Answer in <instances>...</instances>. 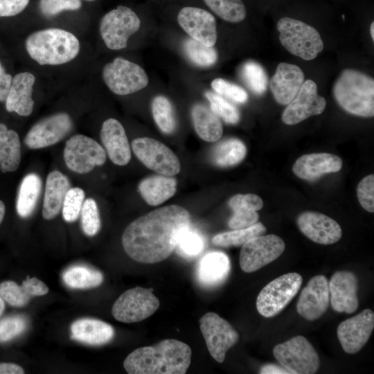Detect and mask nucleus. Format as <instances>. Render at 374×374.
<instances>
[{"instance_id": "9b49d317", "label": "nucleus", "mask_w": 374, "mask_h": 374, "mask_svg": "<svg viewBox=\"0 0 374 374\" xmlns=\"http://www.w3.org/2000/svg\"><path fill=\"white\" fill-rule=\"evenodd\" d=\"M63 156L68 168L78 174L92 171L96 166L103 165L107 159L105 149L82 134L73 135L66 141Z\"/></svg>"}, {"instance_id": "c756f323", "label": "nucleus", "mask_w": 374, "mask_h": 374, "mask_svg": "<svg viewBox=\"0 0 374 374\" xmlns=\"http://www.w3.org/2000/svg\"><path fill=\"white\" fill-rule=\"evenodd\" d=\"M138 188L147 204L158 206L175 195L177 180L170 176H152L143 179Z\"/></svg>"}, {"instance_id": "864d4df0", "label": "nucleus", "mask_w": 374, "mask_h": 374, "mask_svg": "<svg viewBox=\"0 0 374 374\" xmlns=\"http://www.w3.org/2000/svg\"><path fill=\"white\" fill-rule=\"evenodd\" d=\"M12 75L5 71L0 62V102L6 100L12 84Z\"/></svg>"}, {"instance_id": "a878e982", "label": "nucleus", "mask_w": 374, "mask_h": 374, "mask_svg": "<svg viewBox=\"0 0 374 374\" xmlns=\"http://www.w3.org/2000/svg\"><path fill=\"white\" fill-rule=\"evenodd\" d=\"M231 269L229 257L222 251H213L204 254L197 263L196 277L204 287H214L226 279Z\"/></svg>"}, {"instance_id": "a18cd8bd", "label": "nucleus", "mask_w": 374, "mask_h": 374, "mask_svg": "<svg viewBox=\"0 0 374 374\" xmlns=\"http://www.w3.org/2000/svg\"><path fill=\"white\" fill-rule=\"evenodd\" d=\"M211 87L220 96L237 103H244L248 99V94L244 89L222 78L214 79Z\"/></svg>"}, {"instance_id": "e433bc0d", "label": "nucleus", "mask_w": 374, "mask_h": 374, "mask_svg": "<svg viewBox=\"0 0 374 374\" xmlns=\"http://www.w3.org/2000/svg\"><path fill=\"white\" fill-rule=\"evenodd\" d=\"M152 116L159 130L170 134L176 129V120L170 101L163 96H157L152 101Z\"/></svg>"}, {"instance_id": "5701e85b", "label": "nucleus", "mask_w": 374, "mask_h": 374, "mask_svg": "<svg viewBox=\"0 0 374 374\" xmlns=\"http://www.w3.org/2000/svg\"><path fill=\"white\" fill-rule=\"evenodd\" d=\"M100 136L110 160L118 166L127 165L131 159V149L121 123L115 118L107 119L102 125Z\"/></svg>"}, {"instance_id": "7ed1b4c3", "label": "nucleus", "mask_w": 374, "mask_h": 374, "mask_svg": "<svg viewBox=\"0 0 374 374\" xmlns=\"http://www.w3.org/2000/svg\"><path fill=\"white\" fill-rule=\"evenodd\" d=\"M26 49L30 57L40 65H60L73 60L79 53L80 42L71 33L50 28L30 34Z\"/></svg>"}, {"instance_id": "c9c22d12", "label": "nucleus", "mask_w": 374, "mask_h": 374, "mask_svg": "<svg viewBox=\"0 0 374 374\" xmlns=\"http://www.w3.org/2000/svg\"><path fill=\"white\" fill-rule=\"evenodd\" d=\"M266 231L264 224L257 222L247 228L218 233L213 238L212 242L213 244L221 247H240L250 239L263 235Z\"/></svg>"}, {"instance_id": "a19ab883", "label": "nucleus", "mask_w": 374, "mask_h": 374, "mask_svg": "<svg viewBox=\"0 0 374 374\" xmlns=\"http://www.w3.org/2000/svg\"><path fill=\"white\" fill-rule=\"evenodd\" d=\"M204 244L202 235L189 226L179 236L175 250L179 256L193 259L202 252Z\"/></svg>"}, {"instance_id": "20e7f679", "label": "nucleus", "mask_w": 374, "mask_h": 374, "mask_svg": "<svg viewBox=\"0 0 374 374\" xmlns=\"http://www.w3.org/2000/svg\"><path fill=\"white\" fill-rule=\"evenodd\" d=\"M333 96L346 112L362 117L374 116V80L353 69H345L335 81Z\"/></svg>"}, {"instance_id": "49530a36", "label": "nucleus", "mask_w": 374, "mask_h": 374, "mask_svg": "<svg viewBox=\"0 0 374 374\" xmlns=\"http://www.w3.org/2000/svg\"><path fill=\"white\" fill-rule=\"evenodd\" d=\"M27 321L19 315L10 316L0 321V342H6L22 333Z\"/></svg>"}, {"instance_id": "c85d7f7f", "label": "nucleus", "mask_w": 374, "mask_h": 374, "mask_svg": "<svg viewBox=\"0 0 374 374\" xmlns=\"http://www.w3.org/2000/svg\"><path fill=\"white\" fill-rule=\"evenodd\" d=\"M69 188V179L61 172L53 170L48 175L42 212L45 220H52L59 214L65 195Z\"/></svg>"}, {"instance_id": "4be33fe9", "label": "nucleus", "mask_w": 374, "mask_h": 374, "mask_svg": "<svg viewBox=\"0 0 374 374\" xmlns=\"http://www.w3.org/2000/svg\"><path fill=\"white\" fill-rule=\"evenodd\" d=\"M304 81V73L301 68L281 62L271 80L270 88L276 102L286 105L295 98Z\"/></svg>"}, {"instance_id": "473e14b6", "label": "nucleus", "mask_w": 374, "mask_h": 374, "mask_svg": "<svg viewBox=\"0 0 374 374\" xmlns=\"http://www.w3.org/2000/svg\"><path fill=\"white\" fill-rule=\"evenodd\" d=\"M42 188L40 177L34 172L26 175L22 179L17 199L16 209L23 218L32 215L37 206Z\"/></svg>"}, {"instance_id": "c03bdc74", "label": "nucleus", "mask_w": 374, "mask_h": 374, "mask_svg": "<svg viewBox=\"0 0 374 374\" xmlns=\"http://www.w3.org/2000/svg\"><path fill=\"white\" fill-rule=\"evenodd\" d=\"M206 97L210 103L211 109L224 122L229 124H236L240 120V113L238 109L226 100L219 94L207 91Z\"/></svg>"}, {"instance_id": "6e6552de", "label": "nucleus", "mask_w": 374, "mask_h": 374, "mask_svg": "<svg viewBox=\"0 0 374 374\" xmlns=\"http://www.w3.org/2000/svg\"><path fill=\"white\" fill-rule=\"evenodd\" d=\"M158 298L152 288L135 287L124 292L114 302L112 313L123 323L141 321L153 314L159 308Z\"/></svg>"}, {"instance_id": "72a5a7b5", "label": "nucleus", "mask_w": 374, "mask_h": 374, "mask_svg": "<svg viewBox=\"0 0 374 374\" xmlns=\"http://www.w3.org/2000/svg\"><path fill=\"white\" fill-rule=\"evenodd\" d=\"M247 149L238 139H225L217 144L211 154L212 162L220 167H229L239 163L246 155Z\"/></svg>"}, {"instance_id": "4d7b16f0", "label": "nucleus", "mask_w": 374, "mask_h": 374, "mask_svg": "<svg viewBox=\"0 0 374 374\" xmlns=\"http://www.w3.org/2000/svg\"><path fill=\"white\" fill-rule=\"evenodd\" d=\"M6 213V206L4 203L0 200V224L2 222Z\"/></svg>"}, {"instance_id": "b1692460", "label": "nucleus", "mask_w": 374, "mask_h": 374, "mask_svg": "<svg viewBox=\"0 0 374 374\" xmlns=\"http://www.w3.org/2000/svg\"><path fill=\"white\" fill-rule=\"evenodd\" d=\"M341 159L331 153H312L296 159L292 171L299 178L314 180L327 173L339 172L342 168Z\"/></svg>"}, {"instance_id": "0eeeda50", "label": "nucleus", "mask_w": 374, "mask_h": 374, "mask_svg": "<svg viewBox=\"0 0 374 374\" xmlns=\"http://www.w3.org/2000/svg\"><path fill=\"white\" fill-rule=\"evenodd\" d=\"M273 354L278 362L290 373L313 374L320 366L318 353L304 337L298 335L276 345Z\"/></svg>"}, {"instance_id": "09e8293b", "label": "nucleus", "mask_w": 374, "mask_h": 374, "mask_svg": "<svg viewBox=\"0 0 374 374\" xmlns=\"http://www.w3.org/2000/svg\"><path fill=\"white\" fill-rule=\"evenodd\" d=\"M357 199L360 205L366 211L374 212V175L364 177L357 188Z\"/></svg>"}, {"instance_id": "4c0bfd02", "label": "nucleus", "mask_w": 374, "mask_h": 374, "mask_svg": "<svg viewBox=\"0 0 374 374\" xmlns=\"http://www.w3.org/2000/svg\"><path fill=\"white\" fill-rule=\"evenodd\" d=\"M207 6L221 19L231 23H238L247 15L242 0H204Z\"/></svg>"}, {"instance_id": "cd10ccee", "label": "nucleus", "mask_w": 374, "mask_h": 374, "mask_svg": "<svg viewBox=\"0 0 374 374\" xmlns=\"http://www.w3.org/2000/svg\"><path fill=\"white\" fill-rule=\"evenodd\" d=\"M48 292V287L35 277L27 276L21 285L14 281L0 283V296L9 305L14 307L26 305L33 296L45 295Z\"/></svg>"}, {"instance_id": "f03ea898", "label": "nucleus", "mask_w": 374, "mask_h": 374, "mask_svg": "<svg viewBox=\"0 0 374 374\" xmlns=\"http://www.w3.org/2000/svg\"><path fill=\"white\" fill-rule=\"evenodd\" d=\"M191 356L187 344L166 339L154 346L135 349L125 359L123 366L129 374H184Z\"/></svg>"}, {"instance_id": "f257e3e1", "label": "nucleus", "mask_w": 374, "mask_h": 374, "mask_svg": "<svg viewBox=\"0 0 374 374\" xmlns=\"http://www.w3.org/2000/svg\"><path fill=\"white\" fill-rule=\"evenodd\" d=\"M190 222L189 212L178 205L154 210L126 227L122 236L124 250L139 262L154 264L164 260L175 250Z\"/></svg>"}, {"instance_id": "052dcab7", "label": "nucleus", "mask_w": 374, "mask_h": 374, "mask_svg": "<svg viewBox=\"0 0 374 374\" xmlns=\"http://www.w3.org/2000/svg\"><path fill=\"white\" fill-rule=\"evenodd\" d=\"M85 1H95V0H85Z\"/></svg>"}, {"instance_id": "ddd939ff", "label": "nucleus", "mask_w": 374, "mask_h": 374, "mask_svg": "<svg viewBox=\"0 0 374 374\" xmlns=\"http://www.w3.org/2000/svg\"><path fill=\"white\" fill-rule=\"evenodd\" d=\"M132 149L147 168L164 176H174L181 170L176 154L163 143L149 137L134 139Z\"/></svg>"}, {"instance_id": "3c124183", "label": "nucleus", "mask_w": 374, "mask_h": 374, "mask_svg": "<svg viewBox=\"0 0 374 374\" xmlns=\"http://www.w3.org/2000/svg\"><path fill=\"white\" fill-rule=\"evenodd\" d=\"M229 206L233 211L238 208H247L257 211L263 207V202L255 194H237L229 199Z\"/></svg>"}, {"instance_id": "a211bd4d", "label": "nucleus", "mask_w": 374, "mask_h": 374, "mask_svg": "<svg viewBox=\"0 0 374 374\" xmlns=\"http://www.w3.org/2000/svg\"><path fill=\"white\" fill-rule=\"evenodd\" d=\"M177 21L192 39L207 46L215 44L217 37L216 21L207 10L196 7H184L178 13Z\"/></svg>"}, {"instance_id": "1a4fd4ad", "label": "nucleus", "mask_w": 374, "mask_h": 374, "mask_svg": "<svg viewBox=\"0 0 374 374\" xmlns=\"http://www.w3.org/2000/svg\"><path fill=\"white\" fill-rule=\"evenodd\" d=\"M140 26L141 20L132 9L118 6L103 17L99 30L108 48L120 50L127 47L129 37Z\"/></svg>"}, {"instance_id": "ea45409f", "label": "nucleus", "mask_w": 374, "mask_h": 374, "mask_svg": "<svg viewBox=\"0 0 374 374\" xmlns=\"http://www.w3.org/2000/svg\"><path fill=\"white\" fill-rule=\"evenodd\" d=\"M184 51L188 58L199 66H212L217 60V53L213 46H205L191 37L184 41Z\"/></svg>"}, {"instance_id": "79ce46f5", "label": "nucleus", "mask_w": 374, "mask_h": 374, "mask_svg": "<svg viewBox=\"0 0 374 374\" xmlns=\"http://www.w3.org/2000/svg\"><path fill=\"white\" fill-rule=\"evenodd\" d=\"M80 217L82 229L85 235L93 236L98 233L101 222L97 203L93 198L84 201Z\"/></svg>"}, {"instance_id": "de8ad7c7", "label": "nucleus", "mask_w": 374, "mask_h": 374, "mask_svg": "<svg viewBox=\"0 0 374 374\" xmlns=\"http://www.w3.org/2000/svg\"><path fill=\"white\" fill-rule=\"evenodd\" d=\"M80 0H39V8L44 16L52 17L64 10H75L80 8Z\"/></svg>"}, {"instance_id": "2f4dec72", "label": "nucleus", "mask_w": 374, "mask_h": 374, "mask_svg": "<svg viewBox=\"0 0 374 374\" xmlns=\"http://www.w3.org/2000/svg\"><path fill=\"white\" fill-rule=\"evenodd\" d=\"M21 161V143L18 134L0 123V170L14 172Z\"/></svg>"}, {"instance_id": "bb28decb", "label": "nucleus", "mask_w": 374, "mask_h": 374, "mask_svg": "<svg viewBox=\"0 0 374 374\" xmlns=\"http://www.w3.org/2000/svg\"><path fill=\"white\" fill-rule=\"evenodd\" d=\"M71 338L91 346H101L109 342L115 332L109 323L96 319L84 318L71 326Z\"/></svg>"}, {"instance_id": "8fccbe9b", "label": "nucleus", "mask_w": 374, "mask_h": 374, "mask_svg": "<svg viewBox=\"0 0 374 374\" xmlns=\"http://www.w3.org/2000/svg\"><path fill=\"white\" fill-rule=\"evenodd\" d=\"M229 220L228 225L232 229L249 227L256 224L259 218L258 213L253 210L238 208Z\"/></svg>"}, {"instance_id": "423d86ee", "label": "nucleus", "mask_w": 374, "mask_h": 374, "mask_svg": "<svg viewBox=\"0 0 374 374\" xmlns=\"http://www.w3.org/2000/svg\"><path fill=\"white\" fill-rule=\"evenodd\" d=\"M303 282L296 272H290L274 279L260 292L256 308L266 318L279 314L298 293Z\"/></svg>"}, {"instance_id": "37998d69", "label": "nucleus", "mask_w": 374, "mask_h": 374, "mask_svg": "<svg viewBox=\"0 0 374 374\" xmlns=\"http://www.w3.org/2000/svg\"><path fill=\"white\" fill-rule=\"evenodd\" d=\"M84 191L78 187L70 188L66 192L62 207V217L66 222L78 218L84 201Z\"/></svg>"}, {"instance_id": "9d476101", "label": "nucleus", "mask_w": 374, "mask_h": 374, "mask_svg": "<svg viewBox=\"0 0 374 374\" xmlns=\"http://www.w3.org/2000/svg\"><path fill=\"white\" fill-rule=\"evenodd\" d=\"M102 76L107 87L115 94L125 96L139 91L148 84L145 70L139 64L116 57L103 69Z\"/></svg>"}, {"instance_id": "bf43d9fd", "label": "nucleus", "mask_w": 374, "mask_h": 374, "mask_svg": "<svg viewBox=\"0 0 374 374\" xmlns=\"http://www.w3.org/2000/svg\"><path fill=\"white\" fill-rule=\"evenodd\" d=\"M370 33H371V36L372 37V39L374 40V22L373 21L371 23V25Z\"/></svg>"}, {"instance_id": "412c9836", "label": "nucleus", "mask_w": 374, "mask_h": 374, "mask_svg": "<svg viewBox=\"0 0 374 374\" xmlns=\"http://www.w3.org/2000/svg\"><path fill=\"white\" fill-rule=\"evenodd\" d=\"M330 300L332 309L337 312L352 314L359 307L358 280L349 271H336L328 282Z\"/></svg>"}, {"instance_id": "aec40b11", "label": "nucleus", "mask_w": 374, "mask_h": 374, "mask_svg": "<svg viewBox=\"0 0 374 374\" xmlns=\"http://www.w3.org/2000/svg\"><path fill=\"white\" fill-rule=\"evenodd\" d=\"M296 222L300 231L318 244H334L342 236L339 224L335 220L321 213L303 212L298 216Z\"/></svg>"}, {"instance_id": "4468645a", "label": "nucleus", "mask_w": 374, "mask_h": 374, "mask_svg": "<svg viewBox=\"0 0 374 374\" xmlns=\"http://www.w3.org/2000/svg\"><path fill=\"white\" fill-rule=\"evenodd\" d=\"M285 242L274 234L258 235L245 242L240 252V266L246 273L256 271L277 259L285 250Z\"/></svg>"}, {"instance_id": "603ef678", "label": "nucleus", "mask_w": 374, "mask_h": 374, "mask_svg": "<svg viewBox=\"0 0 374 374\" xmlns=\"http://www.w3.org/2000/svg\"><path fill=\"white\" fill-rule=\"evenodd\" d=\"M29 0H0V17H11L21 12Z\"/></svg>"}, {"instance_id": "f3484780", "label": "nucleus", "mask_w": 374, "mask_h": 374, "mask_svg": "<svg viewBox=\"0 0 374 374\" xmlns=\"http://www.w3.org/2000/svg\"><path fill=\"white\" fill-rule=\"evenodd\" d=\"M374 328V313L365 309L339 323L337 334L343 350L348 354L358 353L367 343Z\"/></svg>"}, {"instance_id": "f704fd0d", "label": "nucleus", "mask_w": 374, "mask_h": 374, "mask_svg": "<svg viewBox=\"0 0 374 374\" xmlns=\"http://www.w3.org/2000/svg\"><path fill=\"white\" fill-rule=\"evenodd\" d=\"M65 285L73 289H89L99 286L103 274L98 270L84 265H74L66 269L62 275Z\"/></svg>"}, {"instance_id": "dca6fc26", "label": "nucleus", "mask_w": 374, "mask_h": 374, "mask_svg": "<svg viewBox=\"0 0 374 374\" xmlns=\"http://www.w3.org/2000/svg\"><path fill=\"white\" fill-rule=\"evenodd\" d=\"M326 107V101L318 94L316 83L307 80L295 98L287 104L282 114V121L286 125H294L312 116L321 114Z\"/></svg>"}, {"instance_id": "f8f14e48", "label": "nucleus", "mask_w": 374, "mask_h": 374, "mask_svg": "<svg viewBox=\"0 0 374 374\" xmlns=\"http://www.w3.org/2000/svg\"><path fill=\"white\" fill-rule=\"evenodd\" d=\"M199 321L209 353L215 361L222 363L226 352L238 341V332L215 312L206 313Z\"/></svg>"}, {"instance_id": "6ab92c4d", "label": "nucleus", "mask_w": 374, "mask_h": 374, "mask_svg": "<svg viewBox=\"0 0 374 374\" xmlns=\"http://www.w3.org/2000/svg\"><path fill=\"white\" fill-rule=\"evenodd\" d=\"M330 301L328 280L323 275L312 277L302 290L297 304V312L308 321L321 317Z\"/></svg>"}, {"instance_id": "6e6d98bb", "label": "nucleus", "mask_w": 374, "mask_h": 374, "mask_svg": "<svg viewBox=\"0 0 374 374\" xmlns=\"http://www.w3.org/2000/svg\"><path fill=\"white\" fill-rule=\"evenodd\" d=\"M24 370L13 363H0V374H23Z\"/></svg>"}, {"instance_id": "2eb2a0df", "label": "nucleus", "mask_w": 374, "mask_h": 374, "mask_svg": "<svg viewBox=\"0 0 374 374\" xmlns=\"http://www.w3.org/2000/svg\"><path fill=\"white\" fill-rule=\"evenodd\" d=\"M73 128L69 114L58 112L37 122L27 132L24 143L30 149L44 148L56 144Z\"/></svg>"}, {"instance_id": "13d9d810", "label": "nucleus", "mask_w": 374, "mask_h": 374, "mask_svg": "<svg viewBox=\"0 0 374 374\" xmlns=\"http://www.w3.org/2000/svg\"><path fill=\"white\" fill-rule=\"evenodd\" d=\"M4 308H5L4 301H3V299L1 298V296H0V316H1V315L2 314V313L3 312Z\"/></svg>"}, {"instance_id": "5fc2aeb1", "label": "nucleus", "mask_w": 374, "mask_h": 374, "mask_svg": "<svg viewBox=\"0 0 374 374\" xmlns=\"http://www.w3.org/2000/svg\"><path fill=\"white\" fill-rule=\"evenodd\" d=\"M261 374H290L283 366H278L274 364H268L262 366L259 371Z\"/></svg>"}, {"instance_id": "58836bf2", "label": "nucleus", "mask_w": 374, "mask_h": 374, "mask_svg": "<svg viewBox=\"0 0 374 374\" xmlns=\"http://www.w3.org/2000/svg\"><path fill=\"white\" fill-rule=\"evenodd\" d=\"M240 75L245 84L254 94L262 95L267 90V75L258 62L250 60L244 63Z\"/></svg>"}, {"instance_id": "393cba45", "label": "nucleus", "mask_w": 374, "mask_h": 374, "mask_svg": "<svg viewBox=\"0 0 374 374\" xmlns=\"http://www.w3.org/2000/svg\"><path fill=\"white\" fill-rule=\"evenodd\" d=\"M35 82L33 74L29 72L17 73L12 78V84L5 100L6 110L21 116L30 115L33 110V87Z\"/></svg>"}, {"instance_id": "39448f33", "label": "nucleus", "mask_w": 374, "mask_h": 374, "mask_svg": "<svg viewBox=\"0 0 374 374\" xmlns=\"http://www.w3.org/2000/svg\"><path fill=\"white\" fill-rule=\"evenodd\" d=\"M281 44L292 55L311 60L323 49L319 32L312 26L295 19L283 17L277 23Z\"/></svg>"}, {"instance_id": "7c9ffc66", "label": "nucleus", "mask_w": 374, "mask_h": 374, "mask_svg": "<svg viewBox=\"0 0 374 374\" xmlns=\"http://www.w3.org/2000/svg\"><path fill=\"white\" fill-rule=\"evenodd\" d=\"M191 117L195 130L202 139L215 142L220 139L222 125L211 109L202 104H195L191 109Z\"/></svg>"}]
</instances>
